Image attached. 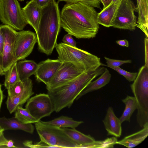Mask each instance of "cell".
<instances>
[{
  "instance_id": "31",
  "label": "cell",
  "mask_w": 148,
  "mask_h": 148,
  "mask_svg": "<svg viewBox=\"0 0 148 148\" xmlns=\"http://www.w3.org/2000/svg\"><path fill=\"white\" fill-rule=\"evenodd\" d=\"M104 58L106 60L107 65L101 63V66H106L110 68L111 67H119L125 63H130L132 61L130 60H119L110 59L106 57Z\"/></svg>"
},
{
  "instance_id": "32",
  "label": "cell",
  "mask_w": 148,
  "mask_h": 148,
  "mask_svg": "<svg viewBox=\"0 0 148 148\" xmlns=\"http://www.w3.org/2000/svg\"><path fill=\"white\" fill-rule=\"evenodd\" d=\"M111 68L113 69L119 74L123 76L130 82L133 81L135 79L138 73H131L127 71L120 68L119 67H111Z\"/></svg>"
},
{
  "instance_id": "34",
  "label": "cell",
  "mask_w": 148,
  "mask_h": 148,
  "mask_svg": "<svg viewBox=\"0 0 148 148\" xmlns=\"http://www.w3.org/2000/svg\"><path fill=\"white\" fill-rule=\"evenodd\" d=\"M4 131L0 132V147L17 148L14 145V142L12 140H8L4 136Z\"/></svg>"
},
{
  "instance_id": "38",
  "label": "cell",
  "mask_w": 148,
  "mask_h": 148,
  "mask_svg": "<svg viewBox=\"0 0 148 148\" xmlns=\"http://www.w3.org/2000/svg\"><path fill=\"white\" fill-rule=\"evenodd\" d=\"M41 8L47 5L51 0H33Z\"/></svg>"
},
{
  "instance_id": "9",
  "label": "cell",
  "mask_w": 148,
  "mask_h": 148,
  "mask_svg": "<svg viewBox=\"0 0 148 148\" xmlns=\"http://www.w3.org/2000/svg\"><path fill=\"white\" fill-rule=\"evenodd\" d=\"M25 108L39 121L44 117L50 116L54 111L53 103L47 93H40L29 98Z\"/></svg>"
},
{
  "instance_id": "7",
  "label": "cell",
  "mask_w": 148,
  "mask_h": 148,
  "mask_svg": "<svg viewBox=\"0 0 148 148\" xmlns=\"http://www.w3.org/2000/svg\"><path fill=\"white\" fill-rule=\"evenodd\" d=\"M0 20L15 30L21 31L27 24L18 0H0Z\"/></svg>"
},
{
  "instance_id": "12",
  "label": "cell",
  "mask_w": 148,
  "mask_h": 148,
  "mask_svg": "<svg viewBox=\"0 0 148 148\" xmlns=\"http://www.w3.org/2000/svg\"><path fill=\"white\" fill-rule=\"evenodd\" d=\"M83 73L73 64L63 62L46 85V88L48 91L61 86L74 79Z\"/></svg>"
},
{
  "instance_id": "41",
  "label": "cell",
  "mask_w": 148,
  "mask_h": 148,
  "mask_svg": "<svg viewBox=\"0 0 148 148\" xmlns=\"http://www.w3.org/2000/svg\"><path fill=\"white\" fill-rule=\"evenodd\" d=\"M3 98V95L1 89V85L0 84V110Z\"/></svg>"
},
{
  "instance_id": "4",
  "label": "cell",
  "mask_w": 148,
  "mask_h": 148,
  "mask_svg": "<svg viewBox=\"0 0 148 148\" xmlns=\"http://www.w3.org/2000/svg\"><path fill=\"white\" fill-rule=\"evenodd\" d=\"M55 48L59 60L73 64L83 72L95 71L101 66L100 58L77 47L61 42Z\"/></svg>"
},
{
  "instance_id": "42",
  "label": "cell",
  "mask_w": 148,
  "mask_h": 148,
  "mask_svg": "<svg viewBox=\"0 0 148 148\" xmlns=\"http://www.w3.org/2000/svg\"><path fill=\"white\" fill-rule=\"evenodd\" d=\"M0 75H4V73L1 67L0 66Z\"/></svg>"
},
{
  "instance_id": "37",
  "label": "cell",
  "mask_w": 148,
  "mask_h": 148,
  "mask_svg": "<svg viewBox=\"0 0 148 148\" xmlns=\"http://www.w3.org/2000/svg\"><path fill=\"white\" fill-rule=\"evenodd\" d=\"M148 38L146 37L144 39L145 49V65L148 67Z\"/></svg>"
},
{
  "instance_id": "39",
  "label": "cell",
  "mask_w": 148,
  "mask_h": 148,
  "mask_svg": "<svg viewBox=\"0 0 148 148\" xmlns=\"http://www.w3.org/2000/svg\"><path fill=\"white\" fill-rule=\"evenodd\" d=\"M116 42L117 44L122 46L128 47L129 46V42L126 39L117 40Z\"/></svg>"
},
{
  "instance_id": "23",
  "label": "cell",
  "mask_w": 148,
  "mask_h": 148,
  "mask_svg": "<svg viewBox=\"0 0 148 148\" xmlns=\"http://www.w3.org/2000/svg\"><path fill=\"white\" fill-rule=\"evenodd\" d=\"M62 128L67 136L79 145V148H82L83 146L92 143L95 141L94 138L90 135H85L75 128Z\"/></svg>"
},
{
  "instance_id": "6",
  "label": "cell",
  "mask_w": 148,
  "mask_h": 148,
  "mask_svg": "<svg viewBox=\"0 0 148 148\" xmlns=\"http://www.w3.org/2000/svg\"><path fill=\"white\" fill-rule=\"evenodd\" d=\"M35 126L40 140L53 148H79L62 128L44 123L40 120L35 123Z\"/></svg>"
},
{
  "instance_id": "40",
  "label": "cell",
  "mask_w": 148,
  "mask_h": 148,
  "mask_svg": "<svg viewBox=\"0 0 148 148\" xmlns=\"http://www.w3.org/2000/svg\"><path fill=\"white\" fill-rule=\"evenodd\" d=\"M112 0H100L101 3L102 4L104 9L110 5L112 2Z\"/></svg>"
},
{
  "instance_id": "2",
  "label": "cell",
  "mask_w": 148,
  "mask_h": 148,
  "mask_svg": "<svg viewBox=\"0 0 148 148\" xmlns=\"http://www.w3.org/2000/svg\"><path fill=\"white\" fill-rule=\"evenodd\" d=\"M58 3L51 0L41 8L40 18L36 34L38 49L47 55L51 54L55 47L61 27Z\"/></svg>"
},
{
  "instance_id": "8",
  "label": "cell",
  "mask_w": 148,
  "mask_h": 148,
  "mask_svg": "<svg viewBox=\"0 0 148 148\" xmlns=\"http://www.w3.org/2000/svg\"><path fill=\"white\" fill-rule=\"evenodd\" d=\"M136 6L131 0H121L112 22V27L134 31L137 27Z\"/></svg>"
},
{
  "instance_id": "44",
  "label": "cell",
  "mask_w": 148,
  "mask_h": 148,
  "mask_svg": "<svg viewBox=\"0 0 148 148\" xmlns=\"http://www.w3.org/2000/svg\"><path fill=\"white\" fill-rule=\"evenodd\" d=\"M117 0H112V2H113L115 1H116Z\"/></svg>"
},
{
  "instance_id": "15",
  "label": "cell",
  "mask_w": 148,
  "mask_h": 148,
  "mask_svg": "<svg viewBox=\"0 0 148 148\" xmlns=\"http://www.w3.org/2000/svg\"><path fill=\"white\" fill-rule=\"evenodd\" d=\"M23 12L27 23L37 32L40 18L41 8L33 0L27 2L22 8Z\"/></svg>"
},
{
  "instance_id": "25",
  "label": "cell",
  "mask_w": 148,
  "mask_h": 148,
  "mask_svg": "<svg viewBox=\"0 0 148 148\" xmlns=\"http://www.w3.org/2000/svg\"><path fill=\"white\" fill-rule=\"evenodd\" d=\"M122 101L125 104V108L119 119L121 123L124 121L130 122L131 116L137 108V102L134 97L128 95L122 99Z\"/></svg>"
},
{
  "instance_id": "36",
  "label": "cell",
  "mask_w": 148,
  "mask_h": 148,
  "mask_svg": "<svg viewBox=\"0 0 148 148\" xmlns=\"http://www.w3.org/2000/svg\"><path fill=\"white\" fill-rule=\"evenodd\" d=\"M4 44L3 36L0 30V66L1 67Z\"/></svg>"
},
{
  "instance_id": "10",
  "label": "cell",
  "mask_w": 148,
  "mask_h": 148,
  "mask_svg": "<svg viewBox=\"0 0 148 148\" xmlns=\"http://www.w3.org/2000/svg\"><path fill=\"white\" fill-rule=\"evenodd\" d=\"M36 34L29 30L17 32L15 40L14 53L17 61L25 59L32 52L37 43Z\"/></svg>"
},
{
  "instance_id": "18",
  "label": "cell",
  "mask_w": 148,
  "mask_h": 148,
  "mask_svg": "<svg viewBox=\"0 0 148 148\" xmlns=\"http://www.w3.org/2000/svg\"><path fill=\"white\" fill-rule=\"evenodd\" d=\"M137 4L135 11L138 13L137 27L148 38V0H136Z\"/></svg>"
},
{
  "instance_id": "1",
  "label": "cell",
  "mask_w": 148,
  "mask_h": 148,
  "mask_svg": "<svg viewBox=\"0 0 148 148\" xmlns=\"http://www.w3.org/2000/svg\"><path fill=\"white\" fill-rule=\"evenodd\" d=\"M97 14L94 8L83 3H66L60 13L61 27L77 38H93L99 27Z\"/></svg>"
},
{
  "instance_id": "21",
  "label": "cell",
  "mask_w": 148,
  "mask_h": 148,
  "mask_svg": "<svg viewBox=\"0 0 148 148\" xmlns=\"http://www.w3.org/2000/svg\"><path fill=\"white\" fill-rule=\"evenodd\" d=\"M38 64L34 61L23 60L17 62L16 67L20 80L25 81L34 75Z\"/></svg>"
},
{
  "instance_id": "14",
  "label": "cell",
  "mask_w": 148,
  "mask_h": 148,
  "mask_svg": "<svg viewBox=\"0 0 148 148\" xmlns=\"http://www.w3.org/2000/svg\"><path fill=\"white\" fill-rule=\"evenodd\" d=\"M33 87L32 81L29 78L26 80L25 86L21 93L13 97H8L6 103L10 114L15 112L18 107L22 106L34 94Z\"/></svg>"
},
{
  "instance_id": "27",
  "label": "cell",
  "mask_w": 148,
  "mask_h": 148,
  "mask_svg": "<svg viewBox=\"0 0 148 148\" xmlns=\"http://www.w3.org/2000/svg\"><path fill=\"white\" fill-rule=\"evenodd\" d=\"M15 117L24 124L35 123L39 121L33 117L27 110L19 106L15 111Z\"/></svg>"
},
{
  "instance_id": "46",
  "label": "cell",
  "mask_w": 148,
  "mask_h": 148,
  "mask_svg": "<svg viewBox=\"0 0 148 148\" xmlns=\"http://www.w3.org/2000/svg\"></svg>"
},
{
  "instance_id": "43",
  "label": "cell",
  "mask_w": 148,
  "mask_h": 148,
  "mask_svg": "<svg viewBox=\"0 0 148 148\" xmlns=\"http://www.w3.org/2000/svg\"><path fill=\"white\" fill-rule=\"evenodd\" d=\"M3 130L1 129V128L0 127V132L2 130ZM4 131V130H3Z\"/></svg>"
},
{
  "instance_id": "24",
  "label": "cell",
  "mask_w": 148,
  "mask_h": 148,
  "mask_svg": "<svg viewBox=\"0 0 148 148\" xmlns=\"http://www.w3.org/2000/svg\"><path fill=\"white\" fill-rule=\"evenodd\" d=\"M44 123L60 128H75L83 123L82 121H77L74 120L72 118L61 116L51 120L42 121Z\"/></svg>"
},
{
  "instance_id": "17",
  "label": "cell",
  "mask_w": 148,
  "mask_h": 148,
  "mask_svg": "<svg viewBox=\"0 0 148 148\" xmlns=\"http://www.w3.org/2000/svg\"><path fill=\"white\" fill-rule=\"evenodd\" d=\"M121 0H117L98 13V23L104 27H112V22Z\"/></svg>"
},
{
  "instance_id": "45",
  "label": "cell",
  "mask_w": 148,
  "mask_h": 148,
  "mask_svg": "<svg viewBox=\"0 0 148 148\" xmlns=\"http://www.w3.org/2000/svg\"><path fill=\"white\" fill-rule=\"evenodd\" d=\"M18 0L20 1H24V0Z\"/></svg>"
},
{
  "instance_id": "5",
  "label": "cell",
  "mask_w": 148,
  "mask_h": 148,
  "mask_svg": "<svg viewBox=\"0 0 148 148\" xmlns=\"http://www.w3.org/2000/svg\"><path fill=\"white\" fill-rule=\"evenodd\" d=\"M130 87L137 103V121L143 128L148 123V67H140Z\"/></svg>"
},
{
  "instance_id": "13",
  "label": "cell",
  "mask_w": 148,
  "mask_h": 148,
  "mask_svg": "<svg viewBox=\"0 0 148 148\" xmlns=\"http://www.w3.org/2000/svg\"><path fill=\"white\" fill-rule=\"evenodd\" d=\"M62 63L58 59L49 58L39 62L34 75L36 81L42 82L46 85L51 80Z\"/></svg>"
},
{
  "instance_id": "35",
  "label": "cell",
  "mask_w": 148,
  "mask_h": 148,
  "mask_svg": "<svg viewBox=\"0 0 148 148\" xmlns=\"http://www.w3.org/2000/svg\"><path fill=\"white\" fill-rule=\"evenodd\" d=\"M72 35L69 33L65 35L62 39L64 43L74 47H76V42L73 39Z\"/></svg>"
},
{
  "instance_id": "29",
  "label": "cell",
  "mask_w": 148,
  "mask_h": 148,
  "mask_svg": "<svg viewBox=\"0 0 148 148\" xmlns=\"http://www.w3.org/2000/svg\"><path fill=\"white\" fill-rule=\"evenodd\" d=\"M26 80L24 81L20 80L8 87L7 89L8 97H13L21 93L25 86Z\"/></svg>"
},
{
  "instance_id": "20",
  "label": "cell",
  "mask_w": 148,
  "mask_h": 148,
  "mask_svg": "<svg viewBox=\"0 0 148 148\" xmlns=\"http://www.w3.org/2000/svg\"><path fill=\"white\" fill-rule=\"evenodd\" d=\"M148 135V123L144 125L142 130L117 141L116 144L128 148L134 147L143 141Z\"/></svg>"
},
{
  "instance_id": "28",
  "label": "cell",
  "mask_w": 148,
  "mask_h": 148,
  "mask_svg": "<svg viewBox=\"0 0 148 148\" xmlns=\"http://www.w3.org/2000/svg\"><path fill=\"white\" fill-rule=\"evenodd\" d=\"M117 141L116 137H113L103 141H95L92 143L83 146L82 148H113Z\"/></svg>"
},
{
  "instance_id": "30",
  "label": "cell",
  "mask_w": 148,
  "mask_h": 148,
  "mask_svg": "<svg viewBox=\"0 0 148 148\" xmlns=\"http://www.w3.org/2000/svg\"><path fill=\"white\" fill-rule=\"evenodd\" d=\"M64 1L66 3H73L78 2L83 3L94 8L101 9L100 0H58V3Z\"/></svg>"
},
{
  "instance_id": "33",
  "label": "cell",
  "mask_w": 148,
  "mask_h": 148,
  "mask_svg": "<svg viewBox=\"0 0 148 148\" xmlns=\"http://www.w3.org/2000/svg\"><path fill=\"white\" fill-rule=\"evenodd\" d=\"M23 144L24 146L30 148H53V146L41 140L34 144L32 141L26 140L24 141Z\"/></svg>"
},
{
  "instance_id": "3",
  "label": "cell",
  "mask_w": 148,
  "mask_h": 148,
  "mask_svg": "<svg viewBox=\"0 0 148 148\" xmlns=\"http://www.w3.org/2000/svg\"><path fill=\"white\" fill-rule=\"evenodd\" d=\"M105 68L99 67L95 71L82 73L72 80L47 91L53 103L54 111L71 107L82 91L98 76L105 71Z\"/></svg>"
},
{
  "instance_id": "16",
  "label": "cell",
  "mask_w": 148,
  "mask_h": 148,
  "mask_svg": "<svg viewBox=\"0 0 148 148\" xmlns=\"http://www.w3.org/2000/svg\"><path fill=\"white\" fill-rule=\"evenodd\" d=\"M105 127L108 133V135H111L116 137H120L122 133L121 123L119 119L115 115L112 107H109L103 121Z\"/></svg>"
},
{
  "instance_id": "11",
  "label": "cell",
  "mask_w": 148,
  "mask_h": 148,
  "mask_svg": "<svg viewBox=\"0 0 148 148\" xmlns=\"http://www.w3.org/2000/svg\"><path fill=\"white\" fill-rule=\"evenodd\" d=\"M0 30L4 38L1 67L4 75L9 68L16 62L14 53V46L17 32L10 26L0 25Z\"/></svg>"
},
{
  "instance_id": "26",
  "label": "cell",
  "mask_w": 148,
  "mask_h": 148,
  "mask_svg": "<svg viewBox=\"0 0 148 148\" xmlns=\"http://www.w3.org/2000/svg\"><path fill=\"white\" fill-rule=\"evenodd\" d=\"M15 62L5 73V79L4 85L7 89L20 80L18 72L16 63Z\"/></svg>"
},
{
  "instance_id": "19",
  "label": "cell",
  "mask_w": 148,
  "mask_h": 148,
  "mask_svg": "<svg viewBox=\"0 0 148 148\" xmlns=\"http://www.w3.org/2000/svg\"><path fill=\"white\" fill-rule=\"evenodd\" d=\"M0 127L4 131L20 130L31 134L34 133V126L32 123H23L15 116L10 118L5 117L0 118Z\"/></svg>"
},
{
  "instance_id": "22",
  "label": "cell",
  "mask_w": 148,
  "mask_h": 148,
  "mask_svg": "<svg viewBox=\"0 0 148 148\" xmlns=\"http://www.w3.org/2000/svg\"><path fill=\"white\" fill-rule=\"evenodd\" d=\"M111 75L108 69L105 68L100 76L94 81L91 82L80 93L76 99L77 100L83 95L92 91L99 89L105 86L110 82Z\"/></svg>"
}]
</instances>
